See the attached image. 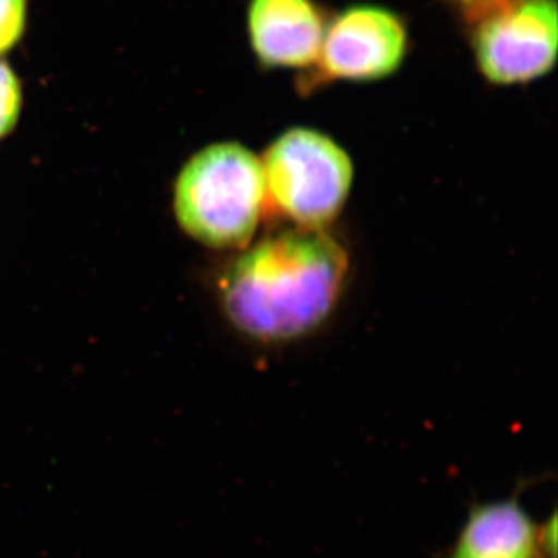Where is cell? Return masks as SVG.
<instances>
[{
  "label": "cell",
  "instance_id": "obj_1",
  "mask_svg": "<svg viewBox=\"0 0 558 558\" xmlns=\"http://www.w3.org/2000/svg\"><path fill=\"white\" fill-rule=\"evenodd\" d=\"M347 274V253L325 231H288L236 260L223 281V306L255 339H296L329 317Z\"/></svg>",
  "mask_w": 558,
  "mask_h": 558
},
{
  "label": "cell",
  "instance_id": "obj_2",
  "mask_svg": "<svg viewBox=\"0 0 558 558\" xmlns=\"http://www.w3.org/2000/svg\"><path fill=\"white\" fill-rule=\"evenodd\" d=\"M266 202L263 165L240 143H216L185 165L175 183L180 226L202 244L241 247L255 234Z\"/></svg>",
  "mask_w": 558,
  "mask_h": 558
},
{
  "label": "cell",
  "instance_id": "obj_3",
  "mask_svg": "<svg viewBox=\"0 0 558 558\" xmlns=\"http://www.w3.org/2000/svg\"><path fill=\"white\" fill-rule=\"evenodd\" d=\"M266 199L300 229L323 230L340 215L354 165L336 140L312 128H292L260 159Z\"/></svg>",
  "mask_w": 558,
  "mask_h": 558
},
{
  "label": "cell",
  "instance_id": "obj_4",
  "mask_svg": "<svg viewBox=\"0 0 558 558\" xmlns=\"http://www.w3.org/2000/svg\"><path fill=\"white\" fill-rule=\"evenodd\" d=\"M481 75L495 86H520L548 75L557 62V0H506L472 22Z\"/></svg>",
  "mask_w": 558,
  "mask_h": 558
},
{
  "label": "cell",
  "instance_id": "obj_5",
  "mask_svg": "<svg viewBox=\"0 0 558 558\" xmlns=\"http://www.w3.org/2000/svg\"><path fill=\"white\" fill-rule=\"evenodd\" d=\"M405 21L371 3L348 7L326 25L317 65L307 86L326 81L369 83L395 75L409 53Z\"/></svg>",
  "mask_w": 558,
  "mask_h": 558
},
{
  "label": "cell",
  "instance_id": "obj_6",
  "mask_svg": "<svg viewBox=\"0 0 558 558\" xmlns=\"http://www.w3.org/2000/svg\"><path fill=\"white\" fill-rule=\"evenodd\" d=\"M326 21L314 0H250V46L269 69L312 72L317 65Z\"/></svg>",
  "mask_w": 558,
  "mask_h": 558
},
{
  "label": "cell",
  "instance_id": "obj_7",
  "mask_svg": "<svg viewBox=\"0 0 558 558\" xmlns=\"http://www.w3.org/2000/svg\"><path fill=\"white\" fill-rule=\"evenodd\" d=\"M449 558H546L539 527L519 499L475 505Z\"/></svg>",
  "mask_w": 558,
  "mask_h": 558
},
{
  "label": "cell",
  "instance_id": "obj_8",
  "mask_svg": "<svg viewBox=\"0 0 558 558\" xmlns=\"http://www.w3.org/2000/svg\"><path fill=\"white\" fill-rule=\"evenodd\" d=\"M21 106L20 80L5 62L0 61V138L13 130L20 119Z\"/></svg>",
  "mask_w": 558,
  "mask_h": 558
},
{
  "label": "cell",
  "instance_id": "obj_9",
  "mask_svg": "<svg viewBox=\"0 0 558 558\" xmlns=\"http://www.w3.org/2000/svg\"><path fill=\"white\" fill-rule=\"evenodd\" d=\"M27 0H0V53L16 46L25 28Z\"/></svg>",
  "mask_w": 558,
  "mask_h": 558
},
{
  "label": "cell",
  "instance_id": "obj_10",
  "mask_svg": "<svg viewBox=\"0 0 558 558\" xmlns=\"http://www.w3.org/2000/svg\"><path fill=\"white\" fill-rule=\"evenodd\" d=\"M451 5L457 7L459 13L472 24L473 21L478 20L480 16L486 14L487 11L494 10L499 3L506 0H449Z\"/></svg>",
  "mask_w": 558,
  "mask_h": 558
},
{
  "label": "cell",
  "instance_id": "obj_11",
  "mask_svg": "<svg viewBox=\"0 0 558 558\" xmlns=\"http://www.w3.org/2000/svg\"><path fill=\"white\" fill-rule=\"evenodd\" d=\"M539 545L546 558H556L557 556V517L553 513L549 523L539 529Z\"/></svg>",
  "mask_w": 558,
  "mask_h": 558
}]
</instances>
